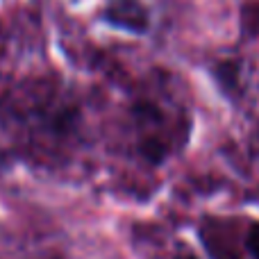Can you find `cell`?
Wrapping results in <instances>:
<instances>
[{"mask_svg":"<svg viewBox=\"0 0 259 259\" xmlns=\"http://www.w3.org/2000/svg\"><path fill=\"white\" fill-rule=\"evenodd\" d=\"M246 250L252 259H259V223H252L246 234Z\"/></svg>","mask_w":259,"mask_h":259,"instance_id":"7a4b0ae2","label":"cell"},{"mask_svg":"<svg viewBox=\"0 0 259 259\" xmlns=\"http://www.w3.org/2000/svg\"><path fill=\"white\" fill-rule=\"evenodd\" d=\"M105 23L118 30L143 34L150 27V14L139 0H114L103 14Z\"/></svg>","mask_w":259,"mask_h":259,"instance_id":"6da1fadb","label":"cell"}]
</instances>
